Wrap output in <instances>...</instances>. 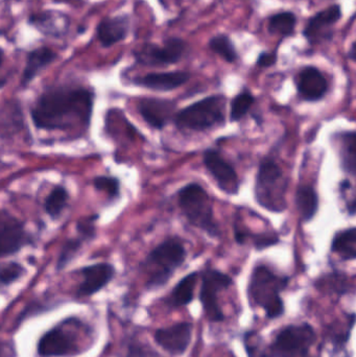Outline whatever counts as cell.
<instances>
[{
  "mask_svg": "<svg viewBox=\"0 0 356 357\" xmlns=\"http://www.w3.org/2000/svg\"><path fill=\"white\" fill-rule=\"evenodd\" d=\"M277 62V54L276 52H263L259 54L257 59V66L263 67V68H269L274 66Z\"/></svg>",
  "mask_w": 356,
  "mask_h": 357,
  "instance_id": "obj_37",
  "label": "cell"
},
{
  "mask_svg": "<svg viewBox=\"0 0 356 357\" xmlns=\"http://www.w3.org/2000/svg\"><path fill=\"white\" fill-rule=\"evenodd\" d=\"M288 180L284 176L279 165L265 159L259 167L255 185V197L261 207L272 212L286 210V192Z\"/></svg>",
  "mask_w": 356,
  "mask_h": 357,
  "instance_id": "obj_5",
  "label": "cell"
},
{
  "mask_svg": "<svg viewBox=\"0 0 356 357\" xmlns=\"http://www.w3.org/2000/svg\"><path fill=\"white\" fill-rule=\"evenodd\" d=\"M94 94L83 86H52L44 90L31 109L37 129L82 135L89 128Z\"/></svg>",
  "mask_w": 356,
  "mask_h": 357,
  "instance_id": "obj_1",
  "label": "cell"
},
{
  "mask_svg": "<svg viewBox=\"0 0 356 357\" xmlns=\"http://www.w3.org/2000/svg\"><path fill=\"white\" fill-rule=\"evenodd\" d=\"M188 44L181 38L169 37L158 44H142L134 50V58L138 64L144 66L160 67L176 64L179 62L187 52Z\"/></svg>",
  "mask_w": 356,
  "mask_h": 357,
  "instance_id": "obj_8",
  "label": "cell"
},
{
  "mask_svg": "<svg viewBox=\"0 0 356 357\" xmlns=\"http://www.w3.org/2000/svg\"><path fill=\"white\" fill-rule=\"evenodd\" d=\"M23 114L20 105L8 102L0 109V134L10 136L23 129Z\"/></svg>",
  "mask_w": 356,
  "mask_h": 357,
  "instance_id": "obj_22",
  "label": "cell"
},
{
  "mask_svg": "<svg viewBox=\"0 0 356 357\" xmlns=\"http://www.w3.org/2000/svg\"><path fill=\"white\" fill-rule=\"evenodd\" d=\"M231 284V277L219 271L207 270L203 274L200 300L205 314L211 322L224 320V312L219 304V294Z\"/></svg>",
  "mask_w": 356,
  "mask_h": 357,
  "instance_id": "obj_9",
  "label": "cell"
},
{
  "mask_svg": "<svg viewBox=\"0 0 356 357\" xmlns=\"http://www.w3.org/2000/svg\"><path fill=\"white\" fill-rule=\"evenodd\" d=\"M254 102V96L249 90L240 92L238 96L233 98L231 102V110H230L231 121H238L242 117L246 116L247 113L249 112Z\"/></svg>",
  "mask_w": 356,
  "mask_h": 357,
  "instance_id": "obj_30",
  "label": "cell"
},
{
  "mask_svg": "<svg viewBox=\"0 0 356 357\" xmlns=\"http://www.w3.org/2000/svg\"><path fill=\"white\" fill-rule=\"evenodd\" d=\"M33 243L24 222L6 210H0V258L8 257Z\"/></svg>",
  "mask_w": 356,
  "mask_h": 357,
  "instance_id": "obj_10",
  "label": "cell"
},
{
  "mask_svg": "<svg viewBox=\"0 0 356 357\" xmlns=\"http://www.w3.org/2000/svg\"><path fill=\"white\" fill-rule=\"evenodd\" d=\"M356 43L355 42H353V44H351L350 50H349L348 52V58L351 59L353 61H355L356 58Z\"/></svg>",
  "mask_w": 356,
  "mask_h": 357,
  "instance_id": "obj_39",
  "label": "cell"
},
{
  "mask_svg": "<svg viewBox=\"0 0 356 357\" xmlns=\"http://www.w3.org/2000/svg\"><path fill=\"white\" fill-rule=\"evenodd\" d=\"M160 1H162V0H160Z\"/></svg>",
  "mask_w": 356,
  "mask_h": 357,
  "instance_id": "obj_41",
  "label": "cell"
},
{
  "mask_svg": "<svg viewBox=\"0 0 356 357\" xmlns=\"http://www.w3.org/2000/svg\"><path fill=\"white\" fill-rule=\"evenodd\" d=\"M225 107L223 96H209L176 114V125L180 130L205 131L224 123Z\"/></svg>",
  "mask_w": 356,
  "mask_h": 357,
  "instance_id": "obj_6",
  "label": "cell"
},
{
  "mask_svg": "<svg viewBox=\"0 0 356 357\" xmlns=\"http://www.w3.org/2000/svg\"><path fill=\"white\" fill-rule=\"evenodd\" d=\"M296 204L303 220H311L317 213L319 207V199L315 189L309 185L299 186L296 193Z\"/></svg>",
  "mask_w": 356,
  "mask_h": 357,
  "instance_id": "obj_24",
  "label": "cell"
},
{
  "mask_svg": "<svg viewBox=\"0 0 356 357\" xmlns=\"http://www.w3.org/2000/svg\"><path fill=\"white\" fill-rule=\"evenodd\" d=\"M23 273L24 268L17 262H10L0 266V282L2 284H10L20 278Z\"/></svg>",
  "mask_w": 356,
  "mask_h": 357,
  "instance_id": "obj_34",
  "label": "cell"
},
{
  "mask_svg": "<svg viewBox=\"0 0 356 357\" xmlns=\"http://www.w3.org/2000/svg\"><path fill=\"white\" fill-rule=\"evenodd\" d=\"M155 341L165 351L180 356L187 350L192 339V325L183 322L158 329L155 333Z\"/></svg>",
  "mask_w": 356,
  "mask_h": 357,
  "instance_id": "obj_13",
  "label": "cell"
},
{
  "mask_svg": "<svg viewBox=\"0 0 356 357\" xmlns=\"http://www.w3.org/2000/svg\"><path fill=\"white\" fill-rule=\"evenodd\" d=\"M198 274L192 273L184 277L171 291L167 299V303L171 307H181L192 303L194 300V287H196Z\"/></svg>",
  "mask_w": 356,
  "mask_h": 357,
  "instance_id": "obj_23",
  "label": "cell"
},
{
  "mask_svg": "<svg viewBox=\"0 0 356 357\" xmlns=\"http://www.w3.org/2000/svg\"><path fill=\"white\" fill-rule=\"evenodd\" d=\"M209 47L213 52L224 59L226 62L234 63L238 61V50H236L233 42L225 33H219V35L211 38L209 41Z\"/></svg>",
  "mask_w": 356,
  "mask_h": 357,
  "instance_id": "obj_28",
  "label": "cell"
},
{
  "mask_svg": "<svg viewBox=\"0 0 356 357\" xmlns=\"http://www.w3.org/2000/svg\"><path fill=\"white\" fill-rule=\"evenodd\" d=\"M82 280L77 294L79 296H91L104 289L115 275V268L110 264H95L85 266L81 270Z\"/></svg>",
  "mask_w": 356,
  "mask_h": 357,
  "instance_id": "obj_16",
  "label": "cell"
},
{
  "mask_svg": "<svg viewBox=\"0 0 356 357\" xmlns=\"http://www.w3.org/2000/svg\"><path fill=\"white\" fill-rule=\"evenodd\" d=\"M204 165L215 178L219 188L228 195H236L240 189V178L235 169L227 162L219 152L207 150L204 154Z\"/></svg>",
  "mask_w": 356,
  "mask_h": 357,
  "instance_id": "obj_12",
  "label": "cell"
},
{
  "mask_svg": "<svg viewBox=\"0 0 356 357\" xmlns=\"http://www.w3.org/2000/svg\"><path fill=\"white\" fill-rule=\"evenodd\" d=\"M341 18L342 8L340 4L328 6L309 19L303 29V36L311 45L330 41L334 37V26Z\"/></svg>",
  "mask_w": 356,
  "mask_h": 357,
  "instance_id": "obj_11",
  "label": "cell"
},
{
  "mask_svg": "<svg viewBox=\"0 0 356 357\" xmlns=\"http://www.w3.org/2000/svg\"><path fill=\"white\" fill-rule=\"evenodd\" d=\"M4 61V50L3 48L0 47V68H1L2 64H3ZM6 84V79L4 77H0V89L3 88V86Z\"/></svg>",
  "mask_w": 356,
  "mask_h": 357,
  "instance_id": "obj_38",
  "label": "cell"
},
{
  "mask_svg": "<svg viewBox=\"0 0 356 357\" xmlns=\"http://www.w3.org/2000/svg\"><path fill=\"white\" fill-rule=\"evenodd\" d=\"M138 112L146 123L161 130L175 116L176 104L160 98H144L138 104Z\"/></svg>",
  "mask_w": 356,
  "mask_h": 357,
  "instance_id": "obj_14",
  "label": "cell"
},
{
  "mask_svg": "<svg viewBox=\"0 0 356 357\" xmlns=\"http://www.w3.org/2000/svg\"><path fill=\"white\" fill-rule=\"evenodd\" d=\"M334 253L344 260H355L356 257V229H345L336 233L332 243Z\"/></svg>",
  "mask_w": 356,
  "mask_h": 357,
  "instance_id": "obj_26",
  "label": "cell"
},
{
  "mask_svg": "<svg viewBox=\"0 0 356 357\" xmlns=\"http://www.w3.org/2000/svg\"><path fill=\"white\" fill-rule=\"evenodd\" d=\"M296 84L299 96L307 102H318L328 91L327 79L317 67H304L297 75Z\"/></svg>",
  "mask_w": 356,
  "mask_h": 357,
  "instance_id": "obj_15",
  "label": "cell"
},
{
  "mask_svg": "<svg viewBox=\"0 0 356 357\" xmlns=\"http://www.w3.org/2000/svg\"><path fill=\"white\" fill-rule=\"evenodd\" d=\"M2 33H2L1 29H0V36H1V35H2Z\"/></svg>",
  "mask_w": 356,
  "mask_h": 357,
  "instance_id": "obj_40",
  "label": "cell"
},
{
  "mask_svg": "<svg viewBox=\"0 0 356 357\" xmlns=\"http://www.w3.org/2000/svg\"><path fill=\"white\" fill-rule=\"evenodd\" d=\"M297 25V17L293 12H281L273 15L269 20V31L281 37L294 35Z\"/></svg>",
  "mask_w": 356,
  "mask_h": 357,
  "instance_id": "obj_27",
  "label": "cell"
},
{
  "mask_svg": "<svg viewBox=\"0 0 356 357\" xmlns=\"http://www.w3.org/2000/svg\"><path fill=\"white\" fill-rule=\"evenodd\" d=\"M84 241H85L79 236L73 237V238H69L65 241L62 249H61L60 255H59L58 264H56L59 270L65 268L79 254L83 248Z\"/></svg>",
  "mask_w": 356,
  "mask_h": 357,
  "instance_id": "obj_31",
  "label": "cell"
},
{
  "mask_svg": "<svg viewBox=\"0 0 356 357\" xmlns=\"http://www.w3.org/2000/svg\"><path fill=\"white\" fill-rule=\"evenodd\" d=\"M72 350V342L59 329L46 333L38 345V351L43 357L67 356Z\"/></svg>",
  "mask_w": 356,
  "mask_h": 357,
  "instance_id": "obj_21",
  "label": "cell"
},
{
  "mask_svg": "<svg viewBox=\"0 0 356 357\" xmlns=\"http://www.w3.org/2000/svg\"><path fill=\"white\" fill-rule=\"evenodd\" d=\"M254 245L257 250L267 249L276 245L279 241L277 235L273 232L261 233V234L253 235Z\"/></svg>",
  "mask_w": 356,
  "mask_h": 357,
  "instance_id": "obj_36",
  "label": "cell"
},
{
  "mask_svg": "<svg viewBox=\"0 0 356 357\" xmlns=\"http://www.w3.org/2000/svg\"><path fill=\"white\" fill-rule=\"evenodd\" d=\"M130 25V18L127 15L105 17L96 29L100 45L109 48L123 41L129 35Z\"/></svg>",
  "mask_w": 356,
  "mask_h": 357,
  "instance_id": "obj_17",
  "label": "cell"
},
{
  "mask_svg": "<svg viewBox=\"0 0 356 357\" xmlns=\"http://www.w3.org/2000/svg\"><path fill=\"white\" fill-rule=\"evenodd\" d=\"M93 186L96 190L106 193L109 197H117L121 193V182L117 178L98 176L93 178Z\"/></svg>",
  "mask_w": 356,
  "mask_h": 357,
  "instance_id": "obj_33",
  "label": "cell"
},
{
  "mask_svg": "<svg viewBox=\"0 0 356 357\" xmlns=\"http://www.w3.org/2000/svg\"><path fill=\"white\" fill-rule=\"evenodd\" d=\"M317 287L319 289H330L338 295H343L348 291V279L341 273H332V274L320 279L317 282Z\"/></svg>",
  "mask_w": 356,
  "mask_h": 357,
  "instance_id": "obj_32",
  "label": "cell"
},
{
  "mask_svg": "<svg viewBox=\"0 0 356 357\" xmlns=\"http://www.w3.org/2000/svg\"><path fill=\"white\" fill-rule=\"evenodd\" d=\"M315 342L316 333L311 325H290L278 333L270 352L273 357H309Z\"/></svg>",
  "mask_w": 356,
  "mask_h": 357,
  "instance_id": "obj_7",
  "label": "cell"
},
{
  "mask_svg": "<svg viewBox=\"0 0 356 357\" xmlns=\"http://www.w3.org/2000/svg\"><path fill=\"white\" fill-rule=\"evenodd\" d=\"M190 75L185 71L148 73L144 77H135L133 83L140 87L156 91H171L187 83Z\"/></svg>",
  "mask_w": 356,
  "mask_h": 357,
  "instance_id": "obj_18",
  "label": "cell"
},
{
  "mask_svg": "<svg viewBox=\"0 0 356 357\" xmlns=\"http://www.w3.org/2000/svg\"><path fill=\"white\" fill-rule=\"evenodd\" d=\"M186 258V250L178 238H169L155 248L146 259L144 268L148 270V287L164 285L178 268L183 264Z\"/></svg>",
  "mask_w": 356,
  "mask_h": 357,
  "instance_id": "obj_4",
  "label": "cell"
},
{
  "mask_svg": "<svg viewBox=\"0 0 356 357\" xmlns=\"http://www.w3.org/2000/svg\"><path fill=\"white\" fill-rule=\"evenodd\" d=\"M69 192L62 185H56L44 199V211L52 220H56L68 206Z\"/></svg>",
  "mask_w": 356,
  "mask_h": 357,
  "instance_id": "obj_25",
  "label": "cell"
},
{
  "mask_svg": "<svg viewBox=\"0 0 356 357\" xmlns=\"http://www.w3.org/2000/svg\"><path fill=\"white\" fill-rule=\"evenodd\" d=\"M29 23L44 35L60 38L68 29V19L65 15L54 10H45L39 14L31 15Z\"/></svg>",
  "mask_w": 356,
  "mask_h": 357,
  "instance_id": "obj_20",
  "label": "cell"
},
{
  "mask_svg": "<svg viewBox=\"0 0 356 357\" xmlns=\"http://www.w3.org/2000/svg\"><path fill=\"white\" fill-rule=\"evenodd\" d=\"M56 58L58 54L46 46H41L31 50L26 56V63L21 77V86L27 87L40 75V73L52 64Z\"/></svg>",
  "mask_w": 356,
  "mask_h": 357,
  "instance_id": "obj_19",
  "label": "cell"
},
{
  "mask_svg": "<svg viewBox=\"0 0 356 357\" xmlns=\"http://www.w3.org/2000/svg\"><path fill=\"white\" fill-rule=\"evenodd\" d=\"M178 203L192 226L212 237L219 235V226L213 215V205L208 192L196 183L186 185L178 192Z\"/></svg>",
  "mask_w": 356,
  "mask_h": 357,
  "instance_id": "obj_3",
  "label": "cell"
},
{
  "mask_svg": "<svg viewBox=\"0 0 356 357\" xmlns=\"http://www.w3.org/2000/svg\"><path fill=\"white\" fill-rule=\"evenodd\" d=\"M288 277L278 276L268 266H256L249 283L250 299L263 308L269 319H277L284 312V304L280 293L288 287Z\"/></svg>",
  "mask_w": 356,
  "mask_h": 357,
  "instance_id": "obj_2",
  "label": "cell"
},
{
  "mask_svg": "<svg viewBox=\"0 0 356 357\" xmlns=\"http://www.w3.org/2000/svg\"><path fill=\"white\" fill-rule=\"evenodd\" d=\"M98 214H94V215L88 216V218H83V220L77 222V231L82 239L86 241L95 237V224L98 222Z\"/></svg>",
  "mask_w": 356,
  "mask_h": 357,
  "instance_id": "obj_35",
  "label": "cell"
},
{
  "mask_svg": "<svg viewBox=\"0 0 356 357\" xmlns=\"http://www.w3.org/2000/svg\"><path fill=\"white\" fill-rule=\"evenodd\" d=\"M342 165L345 171L355 175L356 144L355 132H348L343 136Z\"/></svg>",
  "mask_w": 356,
  "mask_h": 357,
  "instance_id": "obj_29",
  "label": "cell"
}]
</instances>
